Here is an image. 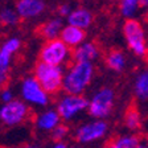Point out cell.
<instances>
[{
	"instance_id": "32",
	"label": "cell",
	"mask_w": 148,
	"mask_h": 148,
	"mask_svg": "<svg viewBox=\"0 0 148 148\" xmlns=\"http://www.w3.org/2000/svg\"><path fill=\"white\" fill-rule=\"evenodd\" d=\"M108 1H116V0H108Z\"/></svg>"
},
{
	"instance_id": "16",
	"label": "cell",
	"mask_w": 148,
	"mask_h": 148,
	"mask_svg": "<svg viewBox=\"0 0 148 148\" xmlns=\"http://www.w3.org/2000/svg\"><path fill=\"white\" fill-rule=\"evenodd\" d=\"M60 123H61V118H60L58 112L54 110H48L42 112L36 120L37 128L42 130V131H52Z\"/></svg>"
},
{
	"instance_id": "3",
	"label": "cell",
	"mask_w": 148,
	"mask_h": 148,
	"mask_svg": "<svg viewBox=\"0 0 148 148\" xmlns=\"http://www.w3.org/2000/svg\"><path fill=\"white\" fill-rule=\"evenodd\" d=\"M123 36L131 52L138 57H145L148 54L147 38L144 28L136 18H127L123 24Z\"/></svg>"
},
{
	"instance_id": "28",
	"label": "cell",
	"mask_w": 148,
	"mask_h": 148,
	"mask_svg": "<svg viewBox=\"0 0 148 148\" xmlns=\"http://www.w3.org/2000/svg\"><path fill=\"white\" fill-rule=\"evenodd\" d=\"M105 148H119V147H118V145L115 144V142H114V140H112V142L107 143V144H106V147H105Z\"/></svg>"
},
{
	"instance_id": "14",
	"label": "cell",
	"mask_w": 148,
	"mask_h": 148,
	"mask_svg": "<svg viewBox=\"0 0 148 148\" xmlns=\"http://www.w3.org/2000/svg\"><path fill=\"white\" fill-rule=\"evenodd\" d=\"M62 28H64V23H62L61 17H54L48 20L46 23H44L38 29H37V33L38 36L42 37L44 40L49 41V40H54V38H58L60 33H61Z\"/></svg>"
},
{
	"instance_id": "17",
	"label": "cell",
	"mask_w": 148,
	"mask_h": 148,
	"mask_svg": "<svg viewBox=\"0 0 148 148\" xmlns=\"http://www.w3.org/2000/svg\"><path fill=\"white\" fill-rule=\"evenodd\" d=\"M134 90H135V95L140 101H147L148 99V70L142 71L136 77Z\"/></svg>"
},
{
	"instance_id": "22",
	"label": "cell",
	"mask_w": 148,
	"mask_h": 148,
	"mask_svg": "<svg viewBox=\"0 0 148 148\" xmlns=\"http://www.w3.org/2000/svg\"><path fill=\"white\" fill-rule=\"evenodd\" d=\"M20 46H21V40L18 37H11V38L4 41V44L0 46V49L9 53V54H15L20 49Z\"/></svg>"
},
{
	"instance_id": "18",
	"label": "cell",
	"mask_w": 148,
	"mask_h": 148,
	"mask_svg": "<svg viewBox=\"0 0 148 148\" xmlns=\"http://www.w3.org/2000/svg\"><path fill=\"white\" fill-rule=\"evenodd\" d=\"M124 124L131 131H136V130L140 128V126H142V116H140V112L138 111V108L135 106H130L127 108L126 114H124Z\"/></svg>"
},
{
	"instance_id": "29",
	"label": "cell",
	"mask_w": 148,
	"mask_h": 148,
	"mask_svg": "<svg viewBox=\"0 0 148 148\" xmlns=\"http://www.w3.org/2000/svg\"><path fill=\"white\" fill-rule=\"evenodd\" d=\"M20 148H40V147L36 145V144H25V145H23V147H20Z\"/></svg>"
},
{
	"instance_id": "19",
	"label": "cell",
	"mask_w": 148,
	"mask_h": 148,
	"mask_svg": "<svg viewBox=\"0 0 148 148\" xmlns=\"http://www.w3.org/2000/svg\"><path fill=\"white\" fill-rule=\"evenodd\" d=\"M18 20V15L16 13V11L13 8H9V7H5V8L0 9V24L4 25V27H15L17 25Z\"/></svg>"
},
{
	"instance_id": "31",
	"label": "cell",
	"mask_w": 148,
	"mask_h": 148,
	"mask_svg": "<svg viewBox=\"0 0 148 148\" xmlns=\"http://www.w3.org/2000/svg\"><path fill=\"white\" fill-rule=\"evenodd\" d=\"M138 148H148V145H143L142 143H140V144H139V147Z\"/></svg>"
},
{
	"instance_id": "25",
	"label": "cell",
	"mask_w": 148,
	"mask_h": 148,
	"mask_svg": "<svg viewBox=\"0 0 148 148\" xmlns=\"http://www.w3.org/2000/svg\"><path fill=\"white\" fill-rule=\"evenodd\" d=\"M0 98H1V101H3L4 103H8V102L13 101V94L9 89H3L0 91Z\"/></svg>"
},
{
	"instance_id": "23",
	"label": "cell",
	"mask_w": 148,
	"mask_h": 148,
	"mask_svg": "<svg viewBox=\"0 0 148 148\" xmlns=\"http://www.w3.org/2000/svg\"><path fill=\"white\" fill-rule=\"evenodd\" d=\"M68 132H69V127L60 123L58 126L54 127V128L52 130V139L56 143H58V142H61L65 136L68 135Z\"/></svg>"
},
{
	"instance_id": "30",
	"label": "cell",
	"mask_w": 148,
	"mask_h": 148,
	"mask_svg": "<svg viewBox=\"0 0 148 148\" xmlns=\"http://www.w3.org/2000/svg\"><path fill=\"white\" fill-rule=\"evenodd\" d=\"M140 5L142 7H148V0H140Z\"/></svg>"
},
{
	"instance_id": "15",
	"label": "cell",
	"mask_w": 148,
	"mask_h": 148,
	"mask_svg": "<svg viewBox=\"0 0 148 148\" xmlns=\"http://www.w3.org/2000/svg\"><path fill=\"white\" fill-rule=\"evenodd\" d=\"M105 64L110 70L115 71V73H120L123 71L127 65V60L124 53L120 49H112L106 54Z\"/></svg>"
},
{
	"instance_id": "4",
	"label": "cell",
	"mask_w": 148,
	"mask_h": 148,
	"mask_svg": "<svg viewBox=\"0 0 148 148\" xmlns=\"http://www.w3.org/2000/svg\"><path fill=\"white\" fill-rule=\"evenodd\" d=\"M115 92L111 87H102L87 102L89 114L95 119H105L114 107Z\"/></svg>"
},
{
	"instance_id": "2",
	"label": "cell",
	"mask_w": 148,
	"mask_h": 148,
	"mask_svg": "<svg viewBox=\"0 0 148 148\" xmlns=\"http://www.w3.org/2000/svg\"><path fill=\"white\" fill-rule=\"evenodd\" d=\"M64 68L57 65H49L38 62L34 66V78L41 85L45 92L56 94L62 89V79H64Z\"/></svg>"
},
{
	"instance_id": "10",
	"label": "cell",
	"mask_w": 148,
	"mask_h": 148,
	"mask_svg": "<svg viewBox=\"0 0 148 148\" xmlns=\"http://www.w3.org/2000/svg\"><path fill=\"white\" fill-rule=\"evenodd\" d=\"M15 11L20 18H33L45 11V3L44 0H18Z\"/></svg>"
},
{
	"instance_id": "11",
	"label": "cell",
	"mask_w": 148,
	"mask_h": 148,
	"mask_svg": "<svg viewBox=\"0 0 148 148\" xmlns=\"http://www.w3.org/2000/svg\"><path fill=\"white\" fill-rule=\"evenodd\" d=\"M86 31L85 29H81V28L73 27V25H65L62 28L61 33H60V40L68 46L69 49L71 48H77L78 45H81L82 42H85L86 40Z\"/></svg>"
},
{
	"instance_id": "21",
	"label": "cell",
	"mask_w": 148,
	"mask_h": 148,
	"mask_svg": "<svg viewBox=\"0 0 148 148\" xmlns=\"http://www.w3.org/2000/svg\"><path fill=\"white\" fill-rule=\"evenodd\" d=\"M115 144L119 148H138L139 144H140V140H139L138 136L135 135H124L120 136V138H116L114 140Z\"/></svg>"
},
{
	"instance_id": "27",
	"label": "cell",
	"mask_w": 148,
	"mask_h": 148,
	"mask_svg": "<svg viewBox=\"0 0 148 148\" xmlns=\"http://www.w3.org/2000/svg\"><path fill=\"white\" fill-rule=\"evenodd\" d=\"M53 148H68V147H66V144H65V143L58 142V143H56V144L53 145Z\"/></svg>"
},
{
	"instance_id": "26",
	"label": "cell",
	"mask_w": 148,
	"mask_h": 148,
	"mask_svg": "<svg viewBox=\"0 0 148 148\" xmlns=\"http://www.w3.org/2000/svg\"><path fill=\"white\" fill-rule=\"evenodd\" d=\"M7 81H8V75H7V73L0 71V87H3L7 83Z\"/></svg>"
},
{
	"instance_id": "1",
	"label": "cell",
	"mask_w": 148,
	"mask_h": 148,
	"mask_svg": "<svg viewBox=\"0 0 148 148\" xmlns=\"http://www.w3.org/2000/svg\"><path fill=\"white\" fill-rule=\"evenodd\" d=\"M94 77L92 62H73L64 74L62 89L70 95H82Z\"/></svg>"
},
{
	"instance_id": "12",
	"label": "cell",
	"mask_w": 148,
	"mask_h": 148,
	"mask_svg": "<svg viewBox=\"0 0 148 148\" xmlns=\"http://www.w3.org/2000/svg\"><path fill=\"white\" fill-rule=\"evenodd\" d=\"M99 54L101 52H99L98 45L92 41H87L74 48L71 58H73V62H92L98 58Z\"/></svg>"
},
{
	"instance_id": "7",
	"label": "cell",
	"mask_w": 148,
	"mask_h": 148,
	"mask_svg": "<svg viewBox=\"0 0 148 148\" xmlns=\"http://www.w3.org/2000/svg\"><path fill=\"white\" fill-rule=\"evenodd\" d=\"M21 97L25 102L34 106H46L49 103V95L45 92V90L41 87V85L37 82L34 77H27L21 82Z\"/></svg>"
},
{
	"instance_id": "24",
	"label": "cell",
	"mask_w": 148,
	"mask_h": 148,
	"mask_svg": "<svg viewBox=\"0 0 148 148\" xmlns=\"http://www.w3.org/2000/svg\"><path fill=\"white\" fill-rule=\"evenodd\" d=\"M71 9H73V8H71L69 4L64 3V4H61V5L57 8V13H58L60 17H68L69 13L71 12Z\"/></svg>"
},
{
	"instance_id": "9",
	"label": "cell",
	"mask_w": 148,
	"mask_h": 148,
	"mask_svg": "<svg viewBox=\"0 0 148 148\" xmlns=\"http://www.w3.org/2000/svg\"><path fill=\"white\" fill-rule=\"evenodd\" d=\"M107 123L103 119H95L92 122L81 126L75 132V140L79 143H90L95 142L98 139L103 138L107 132Z\"/></svg>"
},
{
	"instance_id": "20",
	"label": "cell",
	"mask_w": 148,
	"mask_h": 148,
	"mask_svg": "<svg viewBox=\"0 0 148 148\" xmlns=\"http://www.w3.org/2000/svg\"><path fill=\"white\" fill-rule=\"evenodd\" d=\"M139 5L140 0H120V13L126 18H132Z\"/></svg>"
},
{
	"instance_id": "5",
	"label": "cell",
	"mask_w": 148,
	"mask_h": 148,
	"mask_svg": "<svg viewBox=\"0 0 148 148\" xmlns=\"http://www.w3.org/2000/svg\"><path fill=\"white\" fill-rule=\"evenodd\" d=\"M71 52L60 38L46 41L40 50V61L44 64L62 66L69 60Z\"/></svg>"
},
{
	"instance_id": "6",
	"label": "cell",
	"mask_w": 148,
	"mask_h": 148,
	"mask_svg": "<svg viewBox=\"0 0 148 148\" xmlns=\"http://www.w3.org/2000/svg\"><path fill=\"white\" fill-rule=\"evenodd\" d=\"M29 114V108L24 102L13 99V101L4 103V106L0 108V120L7 126H17L23 123L27 119Z\"/></svg>"
},
{
	"instance_id": "13",
	"label": "cell",
	"mask_w": 148,
	"mask_h": 148,
	"mask_svg": "<svg viewBox=\"0 0 148 148\" xmlns=\"http://www.w3.org/2000/svg\"><path fill=\"white\" fill-rule=\"evenodd\" d=\"M66 20H68L69 25H73V27H77L86 31L87 28L92 24L94 17H92V13L87 8H75L71 9V12L69 13Z\"/></svg>"
},
{
	"instance_id": "8",
	"label": "cell",
	"mask_w": 148,
	"mask_h": 148,
	"mask_svg": "<svg viewBox=\"0 0 148 148\" xmlns=\"http://www.w3.org/2000/svg\"><path fill=\"white\" fill-rule=\"evenodd\" d=\"M87 99L82 95H65L64 98L60 99L57 103V112H58L60 118L64 120H70L73 119L77 114H79L81 111L87 108Z\"/></svg>"
}]
</instances>
